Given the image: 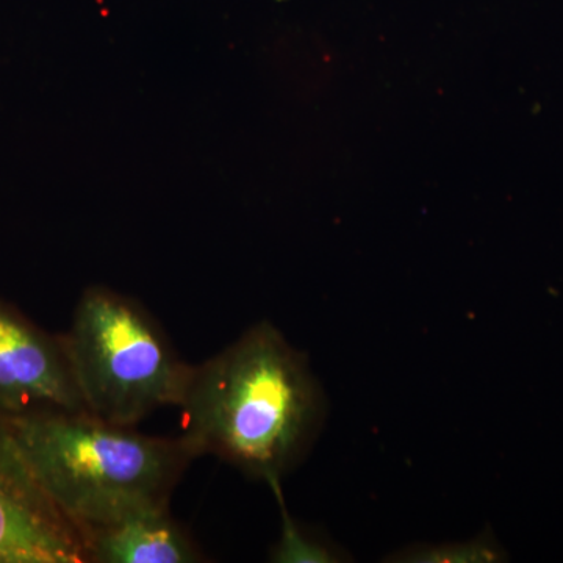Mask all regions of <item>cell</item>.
<instances>
[{
  "label": "cell",
  "mask_w": 563,
  "mask_h": 563,
  "mask_svg": "<svg viewBox=\"0 0 563 563\" xmlns=\"http://www.w3.org/2000/svg\"><path fill=\"white\" fill-rule=\"evenodd\" d=\"M324 395L306 355L272 322L192 366L181 412L196 455L211 454L265 483L282 479L312 446Z\"/></svg>",
  "instance_id": "cell-1"
},
{
  "label": "cell",
  "mask_w": 563,
  "mask_h": 563,
  "mask_svg": "<svg viewBox=\"0 0 563 563\" xmlns=\"http://www.w3.org/2000/svg\"><path fill=\"white\" fill-rule=\"evenodd\" d=\"M9 421L36 483L80 536L140 510L169 507L198 457L181 435H144L88 412L41 410Z\"/></svg>",
  "instance_id": "cell-2"
},
{
  "label": "cell",
  "mask_w": 563,
  "mask_h": 563,
  "mask_svg": "<svg viewBox=\"0 0 563 563\" xmlns=\"http://www.w3.org/2000/svg\"><path fill=\"white\" fill-rule=\"evenodd\" d=\"M62 342L92 417L136 428L155 410L179 407L192 366L135 299L102 285L87 288Z\"/></svg>",
  "instance_id": "cell-3"
},
{
  "label": "cell",
  "mask_w": 563,
  "mask_h": 563,
  "mask_svg": "<svg viewBox=\"0 0 563 563\" xmlns=\"http://www.w3.org/2000/svg\"><path fill=\"white\" fill-rule=\"evenodd\" d=\"M0 563H87L79 529L47 498L0 413Z\"/></svg>",
  "instance_id": "cell-4"
},
{
  "label": "cell",
  "mask_w": 563,
  "mask_h": 563,
  "mask_svg": "<svg viewBox=\"0 0 563 563\" xmlns=\"http://www.w3.org/2000/svg\"><path fill=\"white\" fill-rule=\"evenodd\" d=\"M87 412L62 335H49L0 301V413Z\"/></svg>",
  "instance_id": "cell-5"
},
{
  "label": "cell",
  "mask_w": 563,
  "mask_h": 563,
  "mask_svg": "<svg viewBox=\"0 0 563 563\" xmlns=\"http://www.w3.org/2000/svg\"><path fill=\"white\" fill-rule=\"evenodd\" d=\"M87 563L202 562L198 544L168 507L140 510L109 525L81 531Z\"/></svg>",
  "instance_id": "cell-6"
},
{
  "label": "cell",
  "mask_w": 563,
  "mask_h": 563,
  "mask_svg": "<svg viewBox=\"0 0 563 563\" xmlns=\"http://www.w3.org/2000/svg\"><path fill=\"white\" fill-rule=\"evenodd\" d=\"M272 487L274 496L279 503L282 515V536L274 547L272 561L277 563H332L340 562V554L329 544L320 542L309 533L303 532L292 520L282 495L280 479L266 483Z\"/></svg>",
  "instance_id": "cell-7"
},
{
  "label": "cell",
  "mask_w": 563,
  "mask_h": 563,
  "mask_svg": "<svg viewBox=\"0 0 563 563\" xmlns=\"http://www.w3.org/2000/svg\"><path fill=\"white\" fill-rule=\"evenodd\" d=\"M498 548L488 537H477L472 542L417 547L399 553L398 562H496Z\"/></svg>",
  "instance_id": "cell-8"
}]
</instances>
